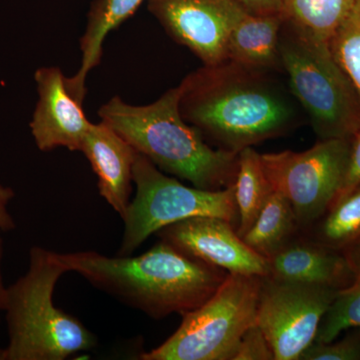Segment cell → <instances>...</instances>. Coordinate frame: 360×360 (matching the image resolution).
Listing matches in <instances>:
<instances>
[{
    "instance_id": "cell-1",
    "label": "cell",
    "mask_w": 360,
    "mask_h": 360,
    "mask_svg": "<svg viewBox=\"0 0 360 360\" xmlns=\"http://www.w3.org/2000/svg\"><path fill=\"white\" fill-rule=\"evenodd\" d=\"M274 75L231 60L203 65L180 82V113L205 141L232 153L283 136L302 122V108Z\"/></svg>"
},
{
    "instance_id": "cell-2",
    "label": "cell",
    "mask_w": 360,
    "mask_h": 360,
    "mask_svg": "<svg viewBox=\"0 0 360 360\" xmlns=\"http://www.w3.org/2000/svg\"><path fill=\"white\" fill-rule=\"evenodd\" d=\"M59 255L68 272L153 319L198 309L229 274L160 239L139 257H110L91 250Z\"/></svg>"
},
{
    "instance_id": "cell-3",
    "label": "cell",
    "mask_w": 360,
    "mask_h": 360,
    "mask_svg": "<svg viewBox=\"0 0 360 360\" xmlns=\"http://www.w3.org/2000/svg\"><path fill=\"white\" fill-rule=\"evenodd\" d=\"M179 97V85L146 105H132L113 96L101 105L98 116L161 172L207 191L233 186L238 153L210 148L182 117Z\"/></svg>"
},
{
    "instance_id": "cell-4",
    "label": "cell",
    "mask_w": 360,
    "mask_h": 360,
    "mask_svg": "<svg viewBox=\"0 0 360 360\" xmlns=\"http://www.w3.org/2000/svg\"><path fill=\"white\" fill-rule=\"evenodd\" d=\"M68 269L59 253L34 246L27 271L7 288L9 342L1 360H65L97 345L84 323L54 305L58 281Z\"/></svg>"
},
{
    "instance_id": "cell-5",
    "label": "cell",
    "mask_w": 360,
    "mask_h": 360,
    "mask_svg": "<svg viewBox=\"0 0 360 360\" xmlns=\"http://www.w3.org/2000/svg\"><path fill=\"white\" fill-rule=\"evenodd\" d=\"M279 53L288 89L319 141L352 139L360 130V96L328 42L312 39L284 20Z\"/></svg>"
},
{
    "instance_id": "cell-6",
    "label": "cell",
    "mask_w": 360,
    "mask_h": 360,
    "mask_svg": "<svg viewBox=\"0 0 360 360\" xmlns=\"http://www.w3.org/2000/svg\"><path fill=\"white\" fill-rule=\"evenodd\" d=\"M262 277L229 274L214 295L182 315L176 331L142 360H233L241 338L257 323Z\"/></svg>"
},
{
    "instance_id": "cell-7",
    "label": "cell",
    "mask_w": 360,
    "mask_h": 360,
    "mask_svg": "<svg viewBox=\"0 0 360 360\" xmlns=\"http://www.w3.org/2000/svg\"><path fill=\"white\" fill-rule=\"evenodd\" d=\"M134 184L136 193L122 219L124 231L118 257H130L151 234L191 217H219L238 224L234 184L219 191L186 186L141 153L134 163Z\"/></svg>"
},
{
    "instance_id": "cell-8",
    "label": "cell",
    "mask_w": 360,
    "mask_h": 360,
    "mask_svg": "<svg viewBox=\"0 0 360 360\" xmlns=\"http://www.w3.org/2000/svg\"><path fill=\"white\" fill-rule=\"evenodd\" d=\"M350 148L352 139H326L302 153L262 155L270 186L290 201L300 232L321 219L340 194Z\"/></svg>"
},
{
    "instance_id": "cell-9",
    "label": "cell",
    "mask_w": 360,
    "mask_h": 360,
    "mask_svg": "<svg viewBox=\"0 0 360 360\" xmlns=\"http://www.w3.org/2000/svg\"><path fill=\"white\" fill-rule=\"evenodd\" d=\"M338 291L262 277L257 324L266 336L276 360H300L314 342L322 319Z\"/></svg>"
},
{
    "instance_id": "cell-10",
    "label": "cell",
    "mask_w": 360,
    "mask_h": 360,
    "mask_svg": "<svg viewBox=\"0 0 360 360\" xmlns=\"http://www.w3.org/2000/svg\"><path fill=\"white\" fill-rule=\"evenodd\" d=\"M148 8L168 37L203 65L227 60L229 35L246 13L236 0H148Z\"/></svg>"
},
{
    "instance_id": "cell-11",
    "label": "cell",
    "mask_w": 360,
    "mask_h": 360,
    "mask_svg": "<svg viewBox=\"0 0 360 360\" xmlns=\"http://www.w3.org/2000/svg\"><path fill=\"white\" fill-rule=\"evenodd\" d=\"M155 234L184 255L229 274L269 276V260L251 250L238 236L236 225L224 219L191 217L167 225Z\"/></svg>"
},
{
    "instance_id": "cell-12",
    "label": "cell",
    "mask_w": 360,
    "mask_h": 360,
    "mask_svg": "<svg viewBox=\"0 0 360 360\" xmlns=\"http://www.w3.org/2000/svg\"><path fill=\"white\" fill-rule=\"evenodd\" d=\"M39 101L30 129L41 151L65 148L80 151L91 122L85 116L82 101L71 94L68 77L56 66L41 68L34 75Z\"/></svg>"
},
{
    "instance_id": "cell-13",
    "label": "cell",
    "mask_w": 360,
    "mask_h": 360,
    "mask_svg": "<svg viewBox=\"0 0 360 360\" xmlns=\"http://www.w3.org/2000/svg\"><path fill=\"white\" fill-rule=\"evenodd\" d=\"M80 151L96 174L101 198L123 219L131 201L134 167L139 153L101 120L91 123Z\"/></svg>"
},
{
    "instance_id": "cell-14",
    "label": "cell",
    "mask_w": 360,
    "mask_h": 360,
    "mask_svg": "<svg viewBox=\"0 0 360 360\" xmlns=\"http://www.w3.org/2000/svg\"><path fill=\"white\" fill-rule=\"evenodd\" d=\"M269 276L342 290L357 281L352 264L340 251L330 250L300 233L269 258Z\"/></svg>"
},
{
    "instance_id": "cell-15",
    "label": "cell",
    "mask_w": 360,
    "mask_h": 360,
    "mask_svg": "<svg viewBox=\"0 0 360 360\" xmlns=\"http://www.w3.org/2000/svg\"><path fill=\"white\" fill-rule=\"evenodd\" d=\"M283 14L252 15L246 13L234 25L227 42V60L250 70L283 72L279 37Z\"/></svg>"
},
{
    "instance_id": "cell-16",
    "label": "cell",
    "mask_w": 360,
    "mask_h": 360,
    "mask_svg": "<svg viewBox=\"0 0 360 360\" xmlns=\"http://www.w3.org/2000/svg\"><path fill=\"white\" fill-rule=\"evenodd\" d=\"M144 0H96L87 15L86 27L80 39L82 58L79 70L68 77L71 94L80 101L86 96L87 75L101 63L103 44L108 33L131 18Z\"/></svg>"
},
{
    "instance_id": "cell-17",
    "label": "cell",
    "mask_w": 360,
    "mask_h": 360,
    "mask_svg": "<svg viewBox=\"0 0 360 360\" xmlns=\"http://www.w3.org/2000/svg\"><path fill=\"white\" fill-rule=\"evenodd\" d=\"M300 233L290 201L272 191L243 239L251 250L269 259Z\"/></svg>"
},
{
    "instance_id": "cell-18",
    "label": "cell",
    "mask_w": 360,
    "mask_h": 360,
    "mask_svg": "<svg viewBox=\"0 0 360 360\" xmlns=\"http://www.w3.org/2000/svg\"><path fill=\"white\" fill-rule=\"evenodd\" d=\"M302 233L340 252L354 245L360 238V184L336 198L328 212Z\"/></svg>"
},
{
    "instance_id": "cell-19",
    "label": "cell",
    "mask_w": 360,
    "mask_h": 360,
    "mask_svg": "<svg viewBox=\"0 0 360 360\" xmlns=\"http://www.w3.org/2000/svg\"><path fill=\"white\" fill-rule=\"evenodd\" d=\"M272 191L274 189L262 165V155L252 146L239 151L234 195L238 212L236 231L240 238L245 236L257 219L258 213Z\"/></svg>"
},
{
    "instance_id": "cell-20",
    "label": "cell",
    "mask_w": 360,
    "mask_h": 360,
    "mask_svg": "<svg viewBox=\"0 0 360 360\" xmlns=\"http://www.w3.org/2000/svg\"><path fill=\"white\" fill-rule=\"evenodd\" d=\"M360 0H283L285 20L312 39L329 42Z\"/></svg>"
},
{
    "instance_id": "cell-21",
    "label": "cell",
    "mask_w": 360,
    "mask_h": 360,
    "mask_svg": "<svg viewBox=\"0 0 360 360\" xmlns=\"http://www.w3.org/2000/svg\"><path fill=\"white\" fill-rule=\"evenodd\" d=\"M360 328V279L338 291L319 326L314 342H330L342 331Z\"/></svg>"
},
{
    "instance_id": "cell-22",
    "label": "cell",
    "mask_w": 360,
    "mask_h": 360,
    "mask_svg": "<svg viewBox=\"0 0 360 360\" xmlns=\"http://www.w3.org/2000/svg\"><path fill=\"white\" fill-rule=\"evenodd\" d=\"M335 60L360 96V1L329 40Z\"/></svg>"
},
{
    "instance_id": "cell-23",
    "label": "cell",
    "mask_w": 360,
    "mask_h": 360,
    "mask_svg": "<svg viewBox=\"0 0 360 360\" xmlns=\"http://www.w3.org/2000/svg\"><path fill=\"white\" fill-rule=\"evenodd\" d=\"M352 329L341 340L312 343L300 360H360V328Z\"/></svg>"
},
{
    "instance_id": "cell-24",
    "label": "cell",
    "mask_w": 360,
    "mask_h": 360,
    "mask_svg": "<svg viewBox=\"0 0 360 360\" xmlns=\"http://www.w3.org/2000/svg\"><path fill=\"white\" fill-rule=\"evenodd\" d=\"M233 360H276L274 349L257 323L241 338Z\"/></svg>"
},
{
    "instance_id": "cell-25",
    "label": "cell",
    "mask_w": 360,
    "mask_h": 360,
    "mask_svg": "<svg viewBox=\"0 0 360 360\" xmlns=\"http://www.w3.org/2000/svg\"><path fill=\"white\" fill-rule=\"evenodd\" d=\"M360 184V130L352 137V148H350L349 161H348V167L347 176H345V184L341 188L338 198L347 193L350 189L354 188L357 184ZM335 198V200H336Z\"/></svg>"
},
{
    "instance_id": "cell-26",
    "label": "cell",
    "mask_w": 360,
    "mask_h": 360,
    "mask_svg": "<svg viewBox=\"0 0 360 360\" xmlns=\"http://www.w3.org/2000/svg\"><path fill=\"white\" fill-rule=\"evenodd\" d=\"M246 13L252 15L283 14V0H236Z\"/></svg>"
},
{
    "instance_id": "cell-27",
    "label": "cell",
    "mask_w": 360,
    "mask_h": 360,
    "mask_svg": "<svg viewBox=\"0 0 360 360\" xmlns=\"http://www.w3.org/2000/svg\"><path fill=\"white\" fill-rule=\"evenodd\" d=\"M14 198L13 189L0 184V229L2 231H13L15 224L9 212V203Z\"/></svg>"
},
{
    "instance_id": "cell-28",
    "label": "cell",
    "mask_w": 360,
    "mask_h": 360,
    "mask_svg": "<svg viewBox=\"0 0 360 360\" xmlns=\"http://www.w3.org/2000/svg\"><path fill=\"white\" fill-rule=\"evenodd\" d=\"M343 255L347 257L348 262L352 264L355 274L357 276V281L360 279V238L347 248V250L343 251Z\"/></svg>"
},
{
    "instance_id": "cell-29",
    "label": "cell",
    "mask_w": 360,
    "mask_h": 360,
    "mask_svg": "<svg viewBox=\"0 0 360 360\" xmlns=\"http://www.w3.org/2000/svg\"><path fill=\"white\" fill-rule=\"evenodd\" d=\"M0 229V232H1ZM1 260H2V239L0 238V310H4L6 304L7 288L4 286L2 281L1 274Z\"/></svg>"
}]
</instances>
